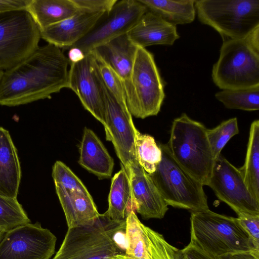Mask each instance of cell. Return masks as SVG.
<instances>
[{"instance_id":"6da1fadb","label":"cell","mask_w":259,"mask_h":259,"mask_svg":"<svg viewBox=\"0 0 259 259\" xmlns=\"http://www.w3.org/2000/svg\"><path fill=\"white\" fill-rule=\"evenodd\" d=\"M70 62L61 49L48 43L4 71L0 80V105L8 107L50 99L68 87Z\"/></svg>"},{"instance_id":"7a4b0ae2","label":"cell","mask_w":259,"mask_h":259,"mask_svg":"<svg viewBox=\"0 0 259 259\" xmlns=\"http://www.w3.org/2000/svg\"><path fill=\"white\" fill-rule=\"evenodd\" d=\"M207 130L183 113L173 120L167 143L175 161L203 186L208 185L215 160Z\"/></svg>"},{"instance_id":"3957f363","label":"cell","mask_w":259,"mask_h":259,"mask_svg":"<svg viewBox=\"0 0 259 259\" xmlns=\"http://www.w3.org/2000/svg\"><path fill=\"white\" fill-rule=\"evenodd\" d=\"M190 242L215 257L232 253L259 252L237 218L209 209L191 212Z\"/></svg>"},{"instance_id":"277c9868","label":"cell","mask_w":259,"mask_h":259,"mask_svg":"<svg viewBox=\"0 0 259 259\" xmlns=\"http://www.w3.org/2000/svg\"><path fill=\"white\" fill-rule=\"evenodd\" d=\"M158 145L161 160L150 176L166 204L191 212L209 209L203 186L175 161L167 144Z\"/></svg>"},{"instance_id":"5b68a950","label":"cell","mask_w":259,"mask_h":259,"mask_svg":"<svg viewBox=\"0 0 259 259\" xmlns=\"http://www.w3.org/2000/svg\"><path fill=\"white\" fill-rule=\"evenodd\" d=\"M125 226V221H112L104 213L92 225L68 228L52 259H109L120 253L114 236Z\"/></svg>"},{"instance_id":"8992f818","label":"cell","mask_w":259,"mask_h":259,"mask_svg":"<svg viewBox=\"0 0 259 259\" xmlns=\"http://www.w3.org/2000/svg\"><path fill=\"white\" fill-rule=\"evenodd\" d=\"M199 21L223 38L244 39L259 26V0H195Z\"/></svg>"},{"instance_id":"52a82bcc","label":"cell","mask_w":259,"mask_h":259,"mask_svg":"<svg viewBox=\"0 0 259 259\" xmlns=\"http://www.w3.org/2000/svg\"><path fill=\"white\" fill-rule=\"evenodd\" d=\"M212 78L220 89L236 90L259 86V54L244 39L223 38Z\"/></svg>"},{"instance_id":"ba28073f","label":"cell","mask_w":259,"mask_h":259,"mask_svg":"<svg viewBox=\"0 0 259 259\" xmlns=\"http://www.w3.org/2000/svg\"><path fill=\"white\" fill-rule=\"evenodd\" d=\"M40 38V29L26 10L0 13V70H8L29 56Z\"/></svg>"},{"instance_id":"9c48e42d","label":"cell","mask_w":259,"mask_h":259,"mask_svg":"<svg viewBox=\"0 0 259 259\" xmlns=\"http://www.w3.org/2000/svg\"><path fill=\"white\" fill-rule=\"evenodd\" d=\"M147 11L139 0L117 1L90 31L71 47L80 49L86 56L96 48L127 34Z\"/></svg>"},{"instance_id":"30bf717a","label":"cell","mask_w":259,"mask_h":259,"mask_svg":"<svg viewBox=\"0 0 259 259\" xmlns=\"http://www.w3.org/2000/svg\"><path fill=\"white\" fill-rule=\"evenodd\" d=\"M131 79L137 100L134 117L157 115L165 97L164 84L153 55L145 48H138Z\"/></svg>"},{"instance_id":"8fae6325","label":"cell","mask_w":259,"mask_h":259,"mask_svg":"<svg viewBox=\"0 0 259 259\" xmlns=\"http://www.w3.org/2000/svg\"><path fill=\"white\" fill-rule=\"evenodd\" d=\"M57 238L38 223L20 225L7 231L0 241V259H50Z\"/></svg>"},{"instance_id":"7c38bea8","label":"cell","mask_w":259,"mask_h":259,"mask_svg":"<svg viewBox=\"0 0 259 259\" xmlns=\"http://www.w3.org/2000/svg\"><path fill=\"white\" fill-rule=\"evenodd\" d=\"M207 186L237 215H259V202L249 191L239 169L221 154L214 160Z\"/></svg>"},{"instance_id":"4fadbf2b","label":"cell","mask_w":259,"mask_h":259,"mask_svg":"<svg viewBox=\"0 0 259 259\" xmlns=\"http://www.w3.org/2000/svg\"><path fill=\"white\" fill-rule=\"evenodd\" d=\"M103 89L106 120L104 127L106 139L113 144L121 164L129 176L131 169L139 164L135 147L137 129L127 107L121 106L117 101L104 83Z\"/></svg>"},{"instance_id":"5bb4252c","label":"cell","mask_w":259,"mask_h":259,"mask_svg":"<svg viewBox=\"0 0 259 259\" xmlns=\"http://www.w3.org/2000/svg\"><path fill=\"white\" fill-rule=\"evenodd\" d=\"M67 88L76 94L84 109L104 126L103 83L92 52L87 54L82 61L70 63Z\"/></svg>"},{"instance_id":"9a60e30c","label":"cell","mask_w":259,"mask_h":259,"mask_svg":"<svg viewBox=\"0 0 259 259\" xmlns=\"http://www.w3.org/2000/svg\"><path fill=\"white\" fill-rule=\"evenodd\" d=\"M138 48L125 34L92 51L111 67L120 78L125 91L127 109L134 116L136 111L137 100L131 78Z\"/></svg>"},{"instance_id":"2e32d148","label":"cell","mask_w":259,"mask_h":259,"mask_svg":"<svg viewBox=\"0 0 259 259\" xmlns=\"http://www.w3.org/2000/svg\"><path fill=\"white\" fill-rule=\"evenodd\" d=\"M106 12L81 10L74 15L40 31V37L60 49L70 48L83 38Z\"/></svg>"},{"instance_id":"e0dca14e","label":"cell","mask_w":259,"mask_h":259,"mask_svg":"<svg viewBox=\"0 0 259 259\" xmlns=\"http://www.w3.org/2000/svg\"><path fill=\"white\" fill-rule=\"evenodd\" d=\"M129 177L135 211L144 219H162L168 210V205L150 175L139 164L131 169Z\"/></svg>"},{"instance_id":"ac0fdd59","label":"cell","mask_w":259,"mask_h":259,"mask_svg":"<svg viewBox=\"0 0 259 259\" xmlns=\"http://www.w3.org/2000/svg\"><path fill=\"white\" fill-rule=\"evenodd\" d=\"M127 35L135 45L142 48L172 45L180 37L175 25L148 10Z\"/></svg>"},{"instance_id":"d6986e66","label":"cell","mask_w":259,"mask_h":259,"mask_svg":"<svg viewBox=\"0 0 259 259\" xmlns=\"http://www.w3.org/2000/svg\"><path fill=\"white\" fill-rule=\"evenodd\" d=\"M21 179L17 150L9 131L0 126V195L17 198Z\"/></svg>"},{"instance_id":"ffe728a7","label":"cell","mask_w":259,"mask_h":259,"mask_svg":"<svg viewBox=\"0 0 259 259\" xmlns=\"http://www.w3.org/2000/svg\"><path fill=\"white\" fill-rule=\"evenodd\" d=\"M79 164L99 179L111 178L114 160L96 134L85 127L79 147Z\"/></svg>"},{"instance_id":"44dd1931","label":"cell","mask_w":259,"mask_h":259,"mask_svg":"<svg viewBox=\"0 0 259 259\" xmlns=\"http://www.w3.org/2000/svg\"><path fill=\"white\" fill-rule=\"evenodd\" d=\"M55 188L68 228L92 225L100 216L90 193Z\"/></svg>"},{"instance_id":"7402d4cb","label":"cell","mask_w":259,"mask_h":259,"mask_svg":"<svg viewBox=\"0 0 259 259\" xmlns=\"http://www.w3.org/2000/svg\"><path fill=\"white\" fill-rule=\"evenodd\" d=\"M115 174L111 181L108 196V208L104 214L111 221L121 222L128 214L135 211L134 200L128 175L124 167Z\"/></svg>"},{"instance_id":"603a6c76","label":"cell","mask_w":259,"mask_h":259,"mask_svg":"<svg viewBox=\"0 0 259 259\" xmlns=\"http://www.w3.org/2000/svg\"><path fill=\"white\" fill-rule=\"evenodd\" d=\"M26 10L41 30L74 15L80 9L73 0H31Z\"/></svg>"},{"instance_id":"cb8c5ba5","label":"cell","mask_w":259,"mask_h":259,"mask_svg":"<svg viewBox=\"0 0 259 259\" xmlns=\"http://www.w3.org/2000/svg\"><path fill=\"white\" fill-rule=\"evenodd\" d=\"M148 10L174 25L186 24L195 17V0H139Z\"/></svg>"},{"instance_id":"d4e9b609","label":"cell","mask_w":259,"mask_h":259,"mask_svg":"<svg viewBox=\"0 0 259 259\" xmlns=\"http://www.w3.org/2000/svg\"><path fill=\"white\" fill-rule=\"evenodd\" d=\"M252 196L259 202V120L251 124L243 165L238 168Z\"/></svg>"},{"instance_id":"484cf974","label":"cell","mask_w":259,"mask_h":259,"mask_svg":"<svg viewBox=\"0 0 259 259\" xmlns=\"http://www.w3.org/2000/svg\"><path fill=\"white\" fill-rule=\"evenodd\" d=\"M215 98L230 109L256 111L259 109V86L217 92Z\"/></svg>"},{"instance_id":"4316f807","label":"cell","mask_w":259,"mask_h":259,"mask_svg":"<svg viewBox=\"0 0 259 259\" xmlns=\"http://www.w3.org/2000/svg\"><path fill=\"white\" fill-rule=\"evenodd\" d=\"M135 147L136 156L140 165L149 175L156 170L161 161L162 152L154 138L147 134L136 132Z\"/></svg>"},{"instance_id":"83f0119b","label":"cell","mask_w":259,"mask_h":259,"mask_svg":"<svg viewBox=\"0 0 259 259\" xmlns=\"http://www.w3.org/2000/svg\"><path fill=\"white\" fill-rule=\"evenodd\" d=\"M29 223L30 220L17 198L0 195V229L7 232Z\"/></svg>"},{"instance_id":"f1b7e54d","label":"cell","mask_w":259,"mask_h":259,"mask_svg":"<svg viewBox=\"0 0 259 259\" xmlns=\"http://www.w3.org/2000/svg\"><path fill=\"white\" fill-rule=\"evenodd\" d=\"M239 132L236 117L224 121L216 127L207 130V136L214 160L221 154L228 142Z\"/></svg>"},{"instance_id":"f546056e","label":"cell","mask_w":259,"mask_h":259,"mask_svg":"<svg viewBox=\"0 0 259 259\" xmlns=\"http://www.w3.org/2000/svg\"><path fill=\"white\" fill-rule=\"evenodd\" d=\"M179 250L168 243L162 234L155 231L149 249L144 257L136 258L120 253L109 259H179Z\"/></svg>"},{"instance_id":"4dcf8cb0","label":"cell","mask_w":259,"mask_h":259,"mask_svg":"<svg viewBox=\"0 0 259 259\" xmlns=\"http://www.w3.org/2000/svg\"><path fill=\"white\" fill-rule=\"evenodd\" d=\"M52 177L55 186L67 192L78 191L89 194L81 180L63 162L56 161L52 168Z\"/></svg>"},{"instance_id":"1f68e13d","label":"cell","mask_w":259,"mask_h":259,"mask_svg":"<svg viewBox=\"0 0 259 259\" xmlns=\"http://www.w3.org/2000/svg\"><path fill=\"white\" fill-rule=\"evenodd\" d=\"M92 53L95 56L98 70L104 85L121 106L127 107L125 91L120 78L111 67L100 58L93 52Z\"/></svg>"},{"instance_id":"d6a6232c","label":"cell","mask_w":259,"mask_h":259,"mask_svg":"<svg viewBox=\"0 0 259 259\" xmlns=\"http://www.w3.org/2000/svg\"><path fill=\"white\" fill-rule=\"evenodd\" d=\"M237 219L249 237L255 249L259 251V215L241 214Z\"/></svg>"},{"instance_id":"836d02e7","label":"cell","mask_w":259,"mask_h":259,"mask_svg":"<svg viewBox=\"0 0 259 259\" xmlns=\"http://www.w3.org/2000/svg\"><path fill=\"white\" fill-rule=\"evenodd\" d=\"M81 10L91 12L109 11L117 0H73Z\"/></svg>"},{"instance_id":"e575fe53","label":"cell","mask_w":259,"mask_h":259,"mask_svg":"<svg viewBox=\"0 0 259 259\" xmlns=\"http://www.w3.org/2000/svg\"><path fill=\"white\" fill-rule=\"evenodd\" d=\"M179 259H220L204 251L193 243H190L179 250Z\"/></svg>"},{"instance_id":"d590c367","label":"cell","mask_w":259,"mask_h":259,"mask_svg":"<svg viewBox=\"0 0 259 259\" xmlns=\"http://www.w3.org/2000/svg\"><path fill=\"white\" fill-rule=\"evenodd\" d=\"M31 0H0V13L26 10Z\"/></svg>"},{"instance_id":"8d00e7d4","label":"cell","mask_w":259,"mask_h":259,"mask_svg":"<svg viewBox=\"0 0 259 259\" xmlns=\"http://www.w3.org/2000/svg\"><path fill=\"white\" fill-rule=\"evenodd\" d=\"M244 39L253 50L259 54V26L254 28Z\"/></svg>"},{"instance_id":"74e56055","label":"cell","mask_w":259,"mask_h":259,"mask_svg":"<svg viewBox=\"0 0 259 259\" xmlns=\"http://www.w3.org/2000/svg\"><path fill=\"white\" fill-rule=\"evenodd\" d=\"M83 52L76 47H71L68 53L67 58L70 63H75L82 61L85 57Z\"/></svg>"},{"instance_id":"f35d334b","label":"cell","mask_w":259,"mask_h":259,"mask_svg":"<svg viewBox=\"0 0 259 259\" xmlns=\"http://www.w3.org/2000/svg\"><path fill=\"white\" fill-rule=\"evenodd\" d=\"M229 259H259V252L252 251L238 252L227 255Z\"/></svg>"},{"instance_id":"ab89813d","label":"cell","mask_w":259,"mask_h":259,"mask_svg":"<svg viewBox=\"0 0 259 259\" xmlns=\"http://www.w3.org/2000/svg\"><path fill=\"white\" fill-rule=\"evenodd\" d=\"M6 232H5V231L0 229V241H1L2 238H3L4 235H5V233Z\"/></svg>"},{"instance_id":"60d3db41","label":"cell","mask_w":259,"mask_h":259,"mask_svg":"<svg viewBox=\"0 0 259 259\" xmlns=\"http://www.w3.org/2000/svg\"><path fill=\"white\" fill-rule=\"evenodd\" d=\"M220 259H229L227 256V255L222 256L220 257Z\"/></svg>"},{"instance_id":"b9f144b4","label":"cell","mask_w":259,"mask_h":259,"mask_svg":"<svg viewBox=\"0 0 259 259\" xmlns=\"http://www.w3.org/2000/svg\"><path fill=\"white\" fill-rule=\"evenodd\" d=\"M3 73H4V71L0 70V80L2 78Z\"/></svg>"},{"instance_id":"7bdbcfd3","label":"cell","mask_w":259,"mask_h":259,"mask_svg":"<svg viewBox=\"0 0 259 259\" xmlns=\"http://www.w3.org/2000/svg\"></svg>"}]
</instances>
